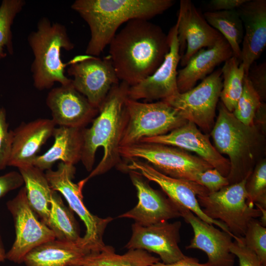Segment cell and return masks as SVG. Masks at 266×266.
<instances>
[{
    "label": "cell",
    "instance_id": "obj_1",
    "mask_svg": "<svg viewBox=\"0 0 266 266\" xmlns=\"http://www.w3.org/2000/svg\"><path fill=\"white\" fill-rule=\"evenodd\" d=\"M108 45L118 79L130 87L152 75L169 49L167 34L159 26L145 19L126 23Z\"/></svg>",
    "mask_w": 266,
    "mask_h": 266
},
{
    "label": "cell",
    "instance_id": "obj_2",
    "mask_svg": "<svg viewBox=\"0 0 266 266\" xmlns=\"http://www.w3.org/2000/svg\"><path fill=\"white\" fill-rule=\"evenodd\" d=\"M130 86L120 81L114 85L89 128L83 129L81 161L90 174L80 181L103 174L122 162L119 153L126 120V100Z\"/></svg>",
    "mask_w": 266,
    "mask_h": 266
},
{
    "label": "cell",
    "instance_id": "obj_3",
    "mask_svg": "<svg viewBox=\"0 0 266 266\" xmlns=\"http://www.w3.org/2000/svg\"><path fill=\"white\" fill-rule=\"evenodd\" d=\"M174 3L172 0H76L71 7L90 30L86 54L97 57L109 45L122 25L133 19L149 20Z\"/></svg>",
    "mask_w": 266,
    "mask_h": 266
},
{
    "label": "cell",
    "instance_id": "obj_4",
    "mask_svg": "<svg viewBox=\"0 0 266 266\" xmlns=\"http://www.w3.org/2000/svg\"><path fill=\"white\" fill-rule=\"evenodd\" d=\"M218 108L210 134L217 151L229 158L230 170L227 178L230 185L251 174L260 153L262 136L255 125L247 126L240 122L222 102Z\"/></svg>",
    "mask_w": 266,
    "mask_h": 266
},
{
    "label": "cell",
    "instance_id": "obj_5",
    "mask_svg": "<svg viewBox=\"0 0 266 266\" xmlns=\"http://www.w3.org/2000/svg\"><path fill=\"white\" fill-rule=\"evenodd\" d=\"M28 42L34 56L31 70L37 90L50 89L56 82L61 85L71 82L65 74L67 64L61 59L62 49L70 51L74 47L65 26L42 17L36 30L29 34Z\"/></svg>",
    "mask_w": 266,
    "mask_h": 266
},
{
    "label": "cell",
    "instance_id": "obj_6",
    "mask_svg": "<svg viewBox=\"0 0 266 266\" xmlns=\"http://www.w3.org/2000/svg\"><path fill=\"white\" fill-rule=\"evenodd\" d=\"M187 122L178 110L163 100L143 102L128 97L120 147L166 134Z\"/></svg>",
    "mask_w": 266,
    "mask_h": 266
},
{
    "label": "cell",
    "instance_id": "obj_7",
    "mask_svg": "<svg viewBox=\"0 0 266 266\" xmlns=\"http://www.w3.org/2000/svg\"><path fill=\"white\" fill-rule=\"evenodd\" d=\"M119 153L126 160H143L168 176L193 182L197 173L213 168L184 150L159 143L139 142L121 146Z\"/></svg>",
    "mask_w": 266,
    "mask_h": 266
},
{
    "label": "cell",
    "instance_id": "obj_8",
    "mask_svg": "<svg viewBox=\"0 0 266 266\" xmlns=\"http://www.w3.org/2000/svg\"><path fill=\"white\" fill-rule=\"evenodd\" d=\"M247 179L229 185L216 192L197 196L203 213L209 218L222 222L237 237L243 236L250 221L260 218L262 215L259 208L250 207L247 203Z\"/></svg>",
    "mask_w": 266,
    "mask_h": 266
},
{
    "label": "cell",
    "instance_id": "obj_9",
    "mask_svg": "<svg viewBox=\"0 0 266 266\" xmlns=\"http://www.w3.org/2000/svg\"><path fill=\"white\" fill-rule=\"evenodd\" d=\"M75 172L74 165L60 162L56 170H47L45 174L51 189L64 197L70 209L84 222L86 230L82 237L83 244L91 252L100 251L106 246L103 241V234L113 218H100L87 209L83 201V186L79 182L76 184L72 181Z\"/></svg>",
    "mask_w": 266,
    "mask_h": 266
},
{
    "label": "cell",
    "instance_id": "obj_10",
    "mask_svg": "<svg viewBox=\"0 0 266 266\" xmlns=\"http://www.w3.org/2000/svg\"><path fill=\"white\" fill-rule=\"evenodd\" d=\"M127 160L126 163H122L118 166L120 170L127 172L130 171L136 172L148 181L156 183L177 209L180 207L186 208L203 221L209 224L215 225L233 235L224 224L209 218L201 209L197 196L209 194L205 187L195 182L166 175L143 160L137 159Z\"/></svg>",
    "mask_w": 266,
    "mask_h": 266
},
{
    "label": "cell",
    "instance_id": "obj_11",
    "mask_svg": "<svg viewBox=\"0 0 266 266\" xmlns=\"http://www.w3.org/2000/svg\"><path fill=\"white\" fill-rule=\"evenodd\" d=\"M222 80L221 68H219L192 89L163 100L178 110L186 121L208 132L215 123Z\"/></svg>",
    "mask_w": 266,
    "mask_h": 266
},
{
    "label": "cell",
    "instance_id": "obj_12",
    "mask_svg": "<svg viewBox=\"0 0 266 266\" xmlns=\"http://www.w3.org/2000/svg\"><path fill=\"white\" fill-rule=\"evenodd\" d=\"M67 66L73 87L99 110L112 87L120 82L109 56L101 59L78 55Z\"/></svg>",
    "mask_w": 266,
    "mask_h": 266
},
{
    "label": "cell",
    "instance_id": "obj_13",
    "mask_svg": "<svg viewBox=\"0 0 266 266\" xmlns=\"http://www.w3.org/2000/svg\"><path fill=\"white\" fill-rule=\"evenodd\" d=\"M6 206L13 219L16 236L10 249L6 253V259L21 264L30 251L56 239L55 235L45 224L38 220L29 203L25 186L7 202Z\"/></svg>",
    "mask_w": 266,
    "mask_h": 266
},
{
    "label": "cell",
    "instance_id": "obj_14",
    "mask_svg": "<svg viewBox=\"0 0 266 266\" xmlns=\"http://www.w3.org/2000/svg\"><path fill=\"white\" fill-rule=\"evenodd\" d=\"M177 29V21L167 34L169 49L163 62L152 75L129 87L128 98L136 100H164L179 93L177 69L181 56Z\"/></svg>",
    "mask_w": 266,
    "mask_h": 266
},
{
    "label": "cell",
    "instance_id": "obj_15",
    "mask_svg": "<svg viewBox=\"0 0 266 266\" xmlns=\"http://www.w3.org/2000/svg\"><path fill=\"white\" fill-rule=\"evenodd\" d=\"M181 226L179 221H164L148 226L134 223L132 226L131 237L125 248L153 252L159 256L162 263H174L186 257L178 245Z\"/></svg>",
    "mask_w": 266,
    "mask_h": 266
},
{
    "label": "cell",
    "instance_id": "obj_16",
    "mask_svg": "<svg viewBox=\"0 0 266 266\" xmlns=\"http://www.w3.org/2000/svg\"><path fill=\"white\" fill-rule=\"evenodd\" d=\"M177 21L182 66L198 51L213 46L223 37L190 0H180Z\"/></svg>",
    "mask_w": 266,
    "mask_h": 266
},
{
    "label": "cell",
    "instance_id": "obj_17",
    "mask_svg": "<svg viewBox=\"0 0 266 266\" xmlns=\"http://www.w3.org/2000/svg\"><path fill=\"white\" fill-rule=\"evenodd\" d=\"M178 209L194 233L186 248L203 251L208 258L207 262L211 266H234L235 256L230 250L233 236L203 221L186 208L180 207Z\"/></svg>",
    "mask_w": 266,
    "mask_h": 266
},
{
    "label": "cell",
    "instance_id": "obj_18",
    "mask_svg": "<svg viewBox=\"0 0 266 266\" xmlns=\"http://www.w3.org/2000/svg\"><path fill=\"white\" fill-rule=\"evenodd\" d=\"M139 142L169 145L194 152L224 176L227 177L229 173V160L217 151L209 136L202 133L191 122L188 121L166 134L144 138Z\"/></svg>",
    "mask_w": 266,
    "mask_h": 266
},
{
    "label": "cell",
    "instance_id": "obj_19",
    "mask_svg": "<svg viewBox=\"0 0 266 266\" xmlns=\"http://www.w3.org/2000/svg\"><path fill=\"white\" fill-rule=\"evenodd\" d=\"M128 172L136 190L138 203L118 218L133 219L137 224L148 226L181 217L175 205L160 191L152 188L148 180L136 172Z\"/></svg>",
    "mask_w": 266,
    "mask_h": 266
},
{
    "label": "cell",
    "instance_id": "obj_20",
    "mask_svg": "<svg viewBox=\"0 0 266 266\" xmlns=\"http://www.w3.org/2000/svg\"><path fill=\"white\" fill-rule=\"evenodd\" d=\"M46 103L56 125L83 128L98 114L87 98L77 91L71 82L52 89Z\"/></svg>",
    "mask_w": 266,
    "mask_h": 266
},
{
    "label": "cell",
    "instance_id": "obj_21",
    "mask_svg": "<svg viewBox=\"0 0 266 266\" xmlns=\"http://www.w3.org/2000/svg\"><path fill=\"white\" fill-rule=\"evenodd\" d=\"M237 11L244 27L240 63L246 75L266 46V0H247Z\"/></svg>",
    "mask_w": 266,
    "mask_h": 266
},
{
    "label": "cell",
    "instance_id": "obj_22",
    "mask_svg": "<svg viewBox=\"0 0 266 266\" xmlns=\"http://www.w3.org/2000/svg\"><path fill=\"white\" fill-rule=\"evenodd\" d=\"M56 125L52 119L39 118L22 123L13 131L8 166L33 165L42 145L53 135Z\"/></svg>",
    "mask_w": 266,
    "mask_h": 266
},
{
    "label": "cell",
    "instance_id": "obj_23",
    "mask_svg": "<svg viewBox=\"0 0 266 266\" xmlns=\"http://www.w3.org/2000/svg\"><path fill=\"white\" fill-rule=\"evenodd\" d=\"M233 56L231 47L223 37L213 46L198 51L178 71L179 92L184 93L194 88L199 80L204 79L213 72L216 66Z\"/></svg>",
    "mask_w": 266,
    "mask_h": 266
},
{
    "label": "cell",
    "instance_id": "obj_24",
    "mask_svg": "<svg viewBox=\"0 0 266 266\" xmlns=\"http://www.w3.org/2000/svg\"><path fill=\"white\" fill-rule=\"evenodd\" d=\"M83 128H55L52 135L54 137L52 146L45 153L37 156L33 165L43 171L51 169L59 161L72 165L81 161Z\"/></svg>",
    "mask_w": 266,
    "mask_h": 266
},
{
    "label": "cell",
    "instance_id": "obj_25",
    "mask_svg": "<svg viewBox=\"0 0 266 266\" xmlns=\"http://www.w3.org/2000/svg\"><path fill=\"white\" fill-rule=\"evenodd\" d=\"M91 251L81 241L57 239L46 242L32 249L25 257L26 266H69Z\"/></svg>",
    "mask_w": 266,
    "mask_h": 266
},
{
    "label": "cell",
    "instance_id": "obj_26",
    "mask_svg": "<svg viewBox=\"0 0 266 266\" xmlns=\"http://www.w3.org/2000/svg\"><path fill=\"white\" fill-rule=\"evenodd\" d=\"M25 184L29 203L38 217L47 226L50 200L54 191L43 171L33 165L18 168Z\"/></svg>",
    "mask_w": 266,
    "mask_h": 266
},
{
    "label": "cell",
    "instance_id": "obj_27",
    "mask_svg": "<svg viewBox=\"0 0 266 266\" xmlns=\"http://www.w3.org/2000/svg\"><path fill=\"white\" fill-rule=\"evenodd\" d=\"M160 258L141 249H129L124 254L115 253L114 248L106 245L100 251L91 252L75 263L79 266H152Z\"/></svg>",
    "mask_w": 266,
    "mask_h": 266
},
{
    "label": "cell",
    "instance_id": "obj_28",
    "mask_svg": "<svg viewBox=\"0 0 266 266\" xmlns=\"http://www.w3.org/2000/svg\"><path fill=\"white\" fill-rule=\"evenodd\" d=\"M203 16L207 22L226 39L233 56L240 62V44L243 38L244 27L237 9L207 11Z\"/></svg>",
    "mask_w": 266,
    "mask_h": 266
},
{
    "label": "cell",
    "instance_id": "obj_29",
    "mask_svg": "<svg viewBox=\"0 0 266 266\" xmlns=\"http://www.w3.org/2000/svg\"><path fill=\"white\" fill-rule=\"evenodd\" d=\"M47 226L54 232L56 239L74 242L81 240L72 211L65 205L61 196L55 191L50 200Z\"/></svg>",
    "mask_w": 266,
    "mask_h": 266
},
{
    "label": "cell",
    "instance_id": "obj_30",
    "mask_svg": "<svg viewBox=\"0 0 266 266\" xmlns=\"http://www.w3.org/2000/svg\"><path fill=\"white\" fill-rule=\"evenodd\" d=\"M221 71L223 81L220 98L225 107L233 112L242 92L244 69L239 61L233 56L224 62Z\"/></svg>",
    "mask_w": 266,
    "mask_h": 266
},
{
    "label": "cell",
    "instance_id": "obj_31",
    "mask_svg": "<svg viewBox=\"0 0 266 266\" xmlns=\"http://www.w3.org/2000/svg\"><path fill=\"white\" fill-rule=\"evenodd\" d=\"M25 4L23 0H3L0 5V60L13 53L11 26Z\"/></svg>",
    "mask_w": 266,
    "mask_h": 266
},
{
    "label": "cell",
    "instance_id": "obj_32",
    "mask_svg": "<svg viewBox=\"0 0 266 266\" xmlns=\"http://www.w3.org/2000/svg\"><path fill=\"white\" fill-rule=\"evenodd\" d=\"M263 103L260 96L245 75L241 95L233 112L234 116L246 125H253L257 114Z\"/></svg>",
    "mask_w": 266,
    "mask_h": 266
},
{
    "label": "cell",
    "instance_id": "obj_33",
    "mask_svg": "<svg viewBox=\"0 0 266 266\" xmlns=\"http://www.w3.org/2000/svg\"><path fill=\"white\" fill-rule=\"evenodd\" d=\"M247 203L250 207L255 204L266 208V161L263 160L254 167L246 186Z\"/></svg>",
    "mask_w": 266,
    "mask_h": 266
},
{
    "label": "cell",
    "instance_id": "obj_34",
    "mask_svg": "<svg viewBox=\"0 0 266 266\" xmlns=\"http://www.w3.org/2000/svg\"><path fill=\"white\" fill-rule=\"evenodd\" d=\"M245 244L258 257L266 266V228L256 219L249 223L243 236Z\"/></svg>",
    "mask_w": 266,
    "mask_h": 266
},
{
    "label": "cell",
    "instance_id": "obj_35",
    "mask_svg": "<svg viewBox=\"0 0 266 266\" xmlns=\"http://www.w3.org/2000/svg\"><path fill=\"white\" fill-rule=\"evenodd\" d=\"M13 141V131L8 130L5 109L0 107V169L8 166Z\"/></svg>",
    "mask_w": 266,
    "mask_h": 266
},
{
    "label": "cell",
    "instance_id": "obj_36",
    "mask_svg": "<svg viewBox=\"0 0 266 266\" xmlns=\"http://www.w3.org/2000/svg\"><path fill=\"white\" fill-rule=\"evenodd\" d=\"M194 182L205 187L209 193L216 192L229 185L227 178L214 168L197 173Z\"/></svg>",
    "mask_w": 266,
    "mask_h": 266
},
{
    "label": "cell",
    "instance_id": "obj_37",
    "mask_svg": "<svg viewBox=\"0 0 266 266\" xmlns=\"http://www.w3.org/2000/svg\"><path fill=\"white\" fill-rule=\"evenodd\" d=\"M233 239L230 250L237 257L239 266H264L257 255L245 244L243 236H234Z\"/></svg>",
    "mask_w": 266,
    "mask_h": 266
},
{
    "label": "cell",
    "instance_id": "obj_38",
    "mask_svg": "<svg viewBox=\"0 0 266 266\" xmlns=\"http://www.w3.org/2000/svg\"><path fill=\"white\" fill-rule=\"evenodd\" d=\"M246 75L262 101L266 97V62L258 64L256 62L253 63Z\"/></svg>",
    "mask_w": 266,
    "mask_h": 266
},
{
    "label": "cell",
    "instance_id": "obj_39",
    "mask_svg": "<svg viewBox=\"0 0 266 266\" xmlns=\"http://www.w3.org/2000/svg\"><path fill=\"white\" fill-rule=\"evenodd\" d=\"M24 179L19 172L12 171L0 176V199L9 192L21 187Z\"/></svg>",
    "mask_w": 266,
    "mask_h": 266
},
{
    "label": "cell",
    "instance_id": "obj_40",
    "mask_svg": "<svg viewBox=\"0 0 266 266\" xmlns=\"http://www.w3.org/2000/svg\"><path fill=\"white\" fill-rule=\"evenodd\" d=\"M247 0H212L210 6L213 11H224L237 9Z\"/></svg>",
    "mask_w": 266,
    "mask_h": 266
},
{
    "label": "cell",
    "instance_id": "obj_41",
    "mask_svg": "<svg viewBox=\"0 0 266 266\" xmlns=\"http://www.w3.org/2000/svg\"><path fill=\"white\" fill-rule=\"evenodd\" d=\"M152 266H211L209 263L201 264L195 258L186 256L184 258L170 264H165L159 262Z\"/></svg>",
    "mask_w": 266,
    "mask_h": 266
},
{
    "label": "cell",
    "instance_id": "obj_42",
    "mask_svg": "<svg viewBox=\"0 0 266 266\" xmlns=\"http://www.w3.org/2000/svg\"><path fill=\"white\" fill-rule=\"evenodd\" d=\"M6 259V252L3 247L0 236V263Z\"/></svg>",
    "mask_w": 266,
    "mask_h": 266
},
{
    "label": "cell",
    "instance_id": "obj_43",
    "mask_svg": "<svg viewBox=\"0 0 266 266\" xmlns=\"http://www.w3.org/2000/svg\"><path fill=\"white\" fill-rule=\"evenodd\" d=\"M78 266V265H71V266Z\"/></svg>",
    "mask_w": 266,
    "mask_h": 266
}]
</instances>
